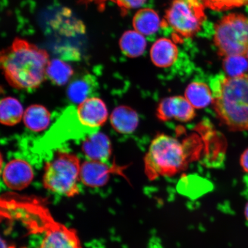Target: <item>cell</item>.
I'll list each match as a JSON object with an SVG mask.
<instances>
[{
    "label": "cell",
    "mask_w": 248,
    "mask_h": 248,
    "mask_svg": "<svg viewBox=\"0 0 248 248\" xmlns=\"http://www.w3.org/2000/svg\"><path fill=\"white\" fill-rule=\"evenodd\" d=\"M1 201L4 216L18 220L33 234L43 233L39 248H82L75 229L56 221L40 198L7 193Z\"/></svg>",
    "instance_id": "1"
},
{
    "label": "cell",
    "mask_w": 248,
    "mask_h": 248,
    "mask_svg": "<svg viewBox=\"0 0 248 248\" xmlns=\"http://www.w3.org/2000/svg\"><path fill=\"white\" fill-rule=\"evenodd\" d=\"M49 61L44 49L20 38L2 50L0 57L6 80L12 87L20 90L39 88L47 78Z\"/></svg>",
    "instance_id": "2"
},
{
    "label": "cell",
    "mask_w": 248,
    "mask_h": 248,
    "mask_svg": "<svg viewBox=\"0 0 248 248\" xmlns=\"http://www.w3.org/2000/svg\"><path fill=\"white\" fill-rule=\"evenodd\" d=\"M214 109L220 122L232 132L248 131V74L217 76L211 81Z\"/></svg>",
    "instance_id": "3"
},
{
    "label": "cell",
    "mask_w": 248,
    "mask_h": 248,
    "mask_svg": "<svg viewBox=\"0 0 248 248\" xmlns=\"http://www.w3.org/2000/svg\"><path fill=\"white\" fill-rule=\"evenodd\" d=\"M186 143L164 134L152 141L144 157L145 174L153 181L160 176H174L187 168L190 153Z\"/></svg>",
    "instance_id": "4"
},
{
    "label": "cell",
    "mask_w": 248,
    "mask_h": 248,
    "mask_svg": "<svg viewBox=\"0 0 248 248\" xmlns=\"http://www.w3.org/2000/svg\"><path fill=\"white\" fill-rule=\"evenodd\" d=\"M80 160L76 155L58 151L46 163L43 185L52 193L69 198L79 193Z\"/></svg>",
    "instance_id": "5"
},
{
    "label": "cell",
    "mask_w": 248,
    "mask_h": 248,
    "mask_svg": "<svg viewBox=\"0 0 248 248\" xmlns=\"http://www.w3.org/2000/svg\"><path fill=\"white\" fill-rule=\"evenodd\" d=\"M215 43L222 57L244 56L248 52V18L243 15L225 16L216 24Z\"/></svg>",
    "instance_id": "6"
},
{
    "label": "cell",
    "mask_w": 248,
    "mask_h": 248,
    "mask_svg": "<svg viewBox=\"0 0 248 248\" xmlns=\"http://www.w3.org/2000/svg\"><path fill=\"white\" fill-rule=\"evenodd\" d=\"M166 22L183 38H190L199 31L206 16L200 0H173L166 14Z\"/></svg>",
    "instance_id": "7"
},
{
    "label": "cell",
    "mask_w": 248,
    "mask_h": 248,
    "mask_svg": "<svg viewBox=\"0 0 248 248\" xmlns=\"http://www.w3.org/2000/svg\"><path fill=\"white\" fill-rule=\"evenodd\" d=\"M124 167L118 166L115 163L108 164L101 161L88 160L80 167V180L89 187H101L106 185L111 174L124 175Z\"/></svg>",
    "instance_id": "8"
},
{
    "label": "cell",
    "mask_w": 248,
    "mask_h": 248,
    "mask_svg": "<svg viewBox=\"0 0 248 248\" xmlns=\"http://www.w3.org/2000/svg\"><path fill=\"white\" fill-rule=\"evenodd\" d=\"M194 108L182 96H173L163 99L156 109L157 119L167 122L174 119L181 122H188L194 119Z\"/></svg>",
    "instance_id": "9"
},
{
    "label": "cell",
    "mask_w": 248,
    "mask_h": 248,
    "mask_svg": "<svg viewBox=\"0 0 248 248\" xmlns=\"http://www.w3.org/2000/svg\"><path fill=\"white\" fill-rule=\"evenodd\" d=\"M34 177L32 167L27 161L15 159L6 164L2 172V181L7 187L14 191L27 188Z\"/></svg>",
    "instance_id": "10"
},
{
    "label": "cell",
    "mask_w": 248,
    "mask_h": 248,
    "mask_svg": "<svg viewBox=\"0 0 248 248\" xmlns=\"http://www.w3.org/2000/svg\"><path fill=\"white\" fill-rule=\"evenodd\" d=\"M76 114L79 123L91 129H98L107 122L108 117L106 105L98 97H92L79 104Z\"/></svg>",
    "instance_id": "11"
},
{
    "label": "cell",
    "mask_w": 248,
    "mask_h": 248,
    "mask_svg": "<svg viewBox=\"0 0 248 248\" xmlns=\"http://www.w3.org/2000/svg\"><path fill=\"white\" fill-rule=\"evenodd\" d=\"M83 154L90 160L107 162L112 153L111 141L104 133L96 131L82 139Z\"/></svg>",
    "instance_id": "12"
},
{
    "label": "cell",
    "mask_w": 248,
    "mask_h": 248,
    "mask_svg": "<svg viewBox=\"0 0 248 248\" xmlns=\"http://www.w3.org/2000/svg\"><path fill=\"white\" fill-rule=\"evenodd\" d=\"M110 123L113 129L121 134H131L137 129L139 118L138 114L131 107L120 106L111 113Z\"/></svg>",
    "instance_id": "13"
},
{
    "label": "cell",
    "mask_w": 248,
    "mask_h": 248,
    "mask_svg": "<svg viewBox=\"0 0 248 248\" xmlns=\"http://www.w3.org/2000/svg\"><path fill=\"white\" fill-rule=\"evenodd\" d=\"M179 54L177 46L171 40L160 39L152 46L151 57L153 63L159 67H169L175 63Z\"/></svg>",
    "instance_id": "14"
},
{
    "label": "cell",
    "mask_w": 248,
    "mask_h": 248,
    "mask_svg": "<svg viewBox=\"0 0 248 248\" xmlns=\"http://www.w3.org/2000/svg\"><path fill=\"white\" fill-rule=\"evenodd\" d=\"M97 87L95 78L91 74L77 78L70 83L67 89L69 100L75 104H80L89 98Z\"/></svg>",
    "instance_id": "15"
},
{
    "label": "cell",
    "mask_w": 248,
    "mask_h": 248,
    "mask_svg": "<svg viewBox=\"0 0 248 248\" xmlns=\"http://www.w3.org/2000/svg\"><path fill=\"white\" fill-rule=\"evenodd\" d=\"M23 120L25 125L31 131L42 132L49 125L51 113L43 105H32L25 111Z\"/></svg>",
    "instance_id": "16"
},
{
    "label": "cell",
    "mask_w": 248,
    "mask_h": 248,
    "mask_svg": "<svg viewBox=\"0 0 248 248\" xmlns=\"http://www.w3.org/2000/svg\"><path fill=\"white\" fill-rule=\"evenodd\" d=\"M212 92L205 83L193 82L186 88L185 97L195 108H202L213 102Z\"/></svg>",
    "instance_id": "17"
},
{
    "label": "cell",
    "mask_w": 248,
    "mask_h": 248,
    "mask_svg": "<svg viewBox=\"0 0 248 248\" xmlns=\"http://www.w3.org/2000/svg\"><path fill=\"white\" fill-rule=\"evenodd\" d=\"M160 24L159 16L153 9L150 8L141 9L133 17V27L142 35L149 36L156 33Z\"/></svg>",
    "instance_id": "18"
},
{
    "label": "cell",
    "mask_w": 248,
    "mask_h": 248,
    "mask_svg": "<svg viewBox=\"0 0 248 248\" xmlns=\"http://www.w3.org/2000/svg\"><path fill=\"white\" fill-rule=\"evenodd\" d=\"M147 43L143 35L136 31L124 33L120 40V48L127 57H140L145 51Z\"/></svg>",
    "instance_id": "19"
},
{
    "label": "cell",
    "mask_w": 248,
    "mask_h": 248,
    "mask_svg": "<svg viewBox=\"0 0 248 248\" xmlns=\"http://www.w3.org/2000/svg\"><path fill=\"white\" fill-rule=\"evenodd\" d=\"M23 108L17 99L8 97L2 99L0 104V122L7 126H14L20 122Z\"/></svg>",
    "instance_id": "20"
},
{
    "label": "cell",
    "mask_w": 248,
    "mask_h": 248,
    "mask_svg": "<svg viewBox=\"0 0 248 248\" xmlns=\"http://www.w3.org/2000/svg\"><path fill=\"white\" fill-rule=\"evenodd\" d=\"M73 74L74 71L69 64L57 59L49 61L46 69L47 78L58 86L66 84Z\"/></svg>",
    "instance_id": "21"
},
{
    "label": "cell",
    "mask_w": 248,
    "mask_h": 248,
    "mask_svg": "<svg viewBox=\"0 0 248 248\" xmlns=\"http://www.w3.org/2000/svg\"><path fill=\"white\" fill-rule=\"evenodd\" d=\"M178 188L181 193L190 197H197L211 188V184L199 176H184L179 182Z\"/></svg>",
    "instance_id": "22"
},
{
    "label": "cell",
    "mask_w": 248,
    "mask_h": 248,
    "mask_svg": "<svg viewBox=\"0 0 248 248\" xmlns=\"http://www.w3.org/2000/svg\"><path fill=\"white\" fill-rule=\"evenodd\" d=\"M244 56H231L225 57L223 67L228 77H236L246 74L248 70V62Z\"/></svg>",
    "instance_id": "23"
},
{
    "label": "cell",
    "mask_w": 248,
    "mask_h": 248,
    "mask_svg": "<svg viewBox=\"0 0 248 248\" xmlns=\"http://www.w3.org/2000/svg\"><path fill=\"white\" fill-rule=\"evenodd\" d=\"M204 5L213 10L223 11L248 5V0H201Z\"/></svg>",
    "instance_id": "24"
},
{
    "label": "cell",
    "mask_w": 248,
    "mask_h": 248,
    "mask_svg": "<svg viewBox=\"0 0 248 248\" xmlns=\"http://www.w3.org/2000/svg\"><path fill=\"white\" fill-rule=\"evenodd\" d=\"M115 2L124 13L130 9L137 8L144 4L146 0H110Z\"/></svg>",
    "instance_id": "25"
},
{
    "label": "cell",
    "mask_w": 248,
    "mask_h": 248,
    "mask_svg": "<svg viewBox=\"0 0 248 248\" xmlns=\"http://www.w3.org/2000/svg\"><path fill=\"white\" fill-rule=\"evenodd\" d=\"M240 163L244 171L248 173V148L241 155Z\"/></svg>",
    "instance_id": "26"
},
{
    "label": "cell",
    "mask_w": 248,
    "mask_h": 248,
    "mask_svg": "<svg viewBox=\"0 0 248 248\" xmlns=\"http://www.w3.org/2000/svg\"><path fill=\"white\" fill-rule=\"evenodd\" d=\"M1 248H16L14 246H7L6 244L5 241L1 239Z\"/></svg>",
    "instance_id": "27"
},
{
    "label": "cell",
    "mask_w": 248,
    "mask_h": 248,
    "mask_svg": "<svg viewBox=\"0 0 248 248\" xmlns=\"http://www.w3.org/2000/svg\"><path fill=\"white\" fill-rule=\"evenodd\" d=\"M245 216H246V218L248 221V202L246 204V208H245Z\"/></svg>",
    "instance_id": "28"
},
{
    "label": "cell",
    "mask_w": 248,
    "mask_h": 248,
    "mask_svg": "<svg viewBox=\"0 0 248 248\" xmlns=\"http://www.w3.org/2000/svg\"><path fill=\"white\" fill-rule=\"evenodd\" d=\"M246 57H247V59H248V53H247V54Z\"/></svg>",
    "instance_id": "29"
}]
</instances>
